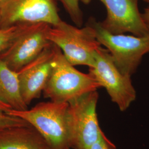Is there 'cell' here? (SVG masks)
<instances>
[{"label":"cell","mask_w":149,"mask_h":149,"mask_svg":"<svg viewBox=\"0 0 149 149\" xmlns=\"http://www.w3.org/2000/svg\"><path fill=\"white\" fill-rule=\"evenodd\" d=\"M0 28L39 23L54 26L62 21L56 0H0Z\"/></svg>","instance_id":"cell-7"},{"label":"cell","mask_w":149,"mask_h":149,"mask_svg":"<svg viewBox=\"0 0 149 149\" xmlns=\"http://www.w3.org/2000/svg\"><path fill=\"white\" fill-rule=\"evenodd\" d=\"M79 2H81L85 5H87L90 3L92 0H79Z\"/></svg>","instance_id":"cell-19"},{"label":"cell","mask_w":149,"mask_h":149,"mask_svg":"<svg viewBox=\"0 0 149 149\" xmlns=\"http://www.w3.org/2000/svg\"><path fill=\"white\" fill-rule=\"evenodd\" d=\"M0 101L12 109H28L22 97L18 72L11 69L0 58Z\"/></svg>","instance_id":"cell-12"},{"label":"cell","mask_w":149,"mask_h":149,"mask_svg":"<svg viewBox=\"0 0 149 149\" xmlns=\"http://www.w3.org/2000/svg\"><path fill=\"white\" fill-rule=\"evenodd\" d=\"M47 38L61 50L73 66L92 68L95 63L96 52L102 47L94 29L87 23L85 27L80 28L62 20L58 24L50 26Z\"/></svg>","instance_id":"cell-3"},{"label":"cell","mask_w":149,"mask_h":149,"mask_svg":"<svg viewBox=\"0 0 149 149\" xmlns=\"http://www.w3.org/2000/svg\"><path fill=\"white\" fill-rule=\"evenodd\" d=\"M68 103L40 102L30 109L6 112L35 128L51 149H71L67 125Z\"/></svg>","instance_id":"cell-2"},{"label":"cell","mask_w":149,"mask_h":149,"mask_svg":"<svg viewBox=\"0 0 149 149\" xmlns=\"http://www.w3.org/2000/svg\"><path fill=\"white\" fill-rule=\"evenodd\" d=\"M97 91L68 103L67 125L71 149H90L102 132L97 114Z\"/></svg>","instance_id":"cell-5"},{"label":"cell","mask_w":149,"mask_h":149,"mask_svg":"<svg viewBox=\"0 0 149 149\" xmlns=\"http://www.w3.org/2000/svg\"><path fill=\"white\" fill-rule=\"evenodd\" d=\"M71 20L77 27H81L84 22L83 14L80 8L79 0H59Z\"/></svg>","instance_id":"cell-14"},{"label":"cell","mask_w":149,"mask_h":149,"mask_svg":"<svg viewBox=\"0 0 149 149\" xmlns=\"http://www.w3.org/2000/svg\"><path fill=\"white\" fill-rule=\"evenodd\" d=\"M89 73L101 87L106 90L111 101L117 105L120 111L128 109L135 100L136 92L131 77L119 70L106 48L101 47L97 50L95 63L89 68Z\"/></svg>","instance_id":"cell-6"},{"label":"cell","mask_w":149,"mask_h":149,"mask_svg":"<svg viewBox=\"0 0 149 149\" xmlns=\"http://www.w3.org/2000/svg\"><path fill=\"white\" fill-rule=\"evenodd\" d=\"M101 86L91 74L76 69L57 46L52 69L44 90V97L56 103H69Z\"/></svg>","instance_id":"cell-1"},{"label":"cell","mask_w":149,"mask_h":149,"mask_svg":"<svg viewBox=\"0 0 149 149\" xmlns=\"http://www.w3.org/2000/svg\"><path fill=\"white\" fill-rule=\"evenodd\" d=\"M142 16L145 23H146L147 27H148L149 29V7L145 9L144 13H142Z\"/></svg>","instance_id":"cell-17"},{"label":"cell","mask_w":149,"mask_h":149,"mask_svg":"<svg viewBox=\"0 0 149 149\" xmlns=\"http://www.w3.org/2000/svg\"><path fill=\"white\" fill-rule=\"evenodd\" d=\"M87 24L93 28L97 40L109 52L119 70L132 77L136 72L143 56L149 53V34L138 37L112 34L105 30L100 22L96 21L93 18H90Z\"/></svg>","instance_id":"cell-4"},{"label":"cell","mask_w":149,"mask_h":149,"mask_svg":"<svg viewBox=\"0 0 149 149\" xmlns=\"http://www.w3.org/2000/svg\"><path fill=\"white\" fill-rule=\"evenodd\" d=\"M105 6L106 18L100 22L102 27L112 34L127 33L144 37L149 29L138 8V0H99Z\"/></svg>","instance_id":"cell-9"},{"label":"cell","mask_w":149,"mask_h":149,"mask_svg":"<svg viewBox=\"0 0 149 149\" xmlns=\"http://www.w3.org/2000/svg\"><path fill=\"white\" fill-rule=\"evenodd\" d=\"M90 149H117V148L102 131L99 138Z\"/></svg>","instance_id":"cell-16"},{"label":"cell","mask_w":149,"mask_h":149,"mask_svg":"<svg viewBox=\"0 0 149 149\" xmlns=\"http://www.w3.org/2000/svg\"><path fill=\"white\" fill-rule=\"evenodd\" d=\"M50 26L44 23L27 25L10 45L0 53V58L11 69L18 72L51 43L47 38Z\"/></svg>","instance_id":"cell-8"},{"label":"cell","mask_w":149,"mask_h":149,"mask_svg":"<svg viewBox=\"0 0 149 149\" xmlns=\"http://www.w3.org/2000/svg\"><path fill=\"white\" fill-rule=\"evenodd\" d=\"M144 1L146 2V3H148L149 5V0H144Z\"/></svg>","instance_id":"cell-20"},{"label":"cell","mask_w":149,"mask_h":149,"mask_svg":"<svg viewBox=\"0 0 149 149\" xmlns=\"http://www.w3.org/2000/svg\"><path fill=\"white\" fill-rule=\"evenodd\" d=\"M0 19H1V15H0Z\"/></svg>","instance_id":"cell-21"},{"label":"cell","mask_w":149,"mask_h":149,"mask_svg":"<svg viewBox=\"0 0 149 149\" xmlns=\"http://www.w3.org/2000/svg\"><path fill=\"white\" fill-rule=\"evenodd\" d=\"M29 124L21 118L0 111V130L6 128Z\"/></svg>","instance_id":"cell-15"},{"label":"cell","mask_w":149,"mask_h":149,"mask_svg":"<svg viewBox=\"0 0 149 149\" xmlns=\"http://www.w3.org/2000/svg\"><path fill=\"white\" fill-rule=\"evenodd\" d=\"M10 109H12V108L10 107L0 101V111H1L7 112H8V111H10Z\"/></svg>","instance_id":"cell-18"},{"label":"cell","mask_w":149,"mask_h":149,"mask_svg":"<svg viewBox=\"0 0 149 149\" xmlns=\"http://www.w3.org/2000/svg\"><path fill=\"white\" fill-rule=\"evenodd\" d=\"M0 149H51L41 134L31 125L0 130Z\"/></svg>","instance_id":"cell-11"},{"label":"cell","mask_w":149,"mask_h":149,"mask_svg":"<svg viewBox=\"0 0 149 149\" xmlns=\"http://www.w3.org/2000/svg\"><path fill=\"white\" fill-rule=\"evenodd\" d=\"M28 24L16 25L0 28V53L8 48L16 37Z\"/></svg>","instance_id":"cell-13"},{"label":"cell","mask_w":149,"mask_h":149,"mask_svg":"<svg viewBox=\"0 0 149 149\" xmlns=\"http://www.w3.org/2000/svg\"><path fill=\"white\" fill-rule=\"evenodd\" d=\"M56 45L51 43L17 72L22 97L27 106L41 95L52 69Z\"/></svg>","instance_id":"cell-10"}]
</instances>
